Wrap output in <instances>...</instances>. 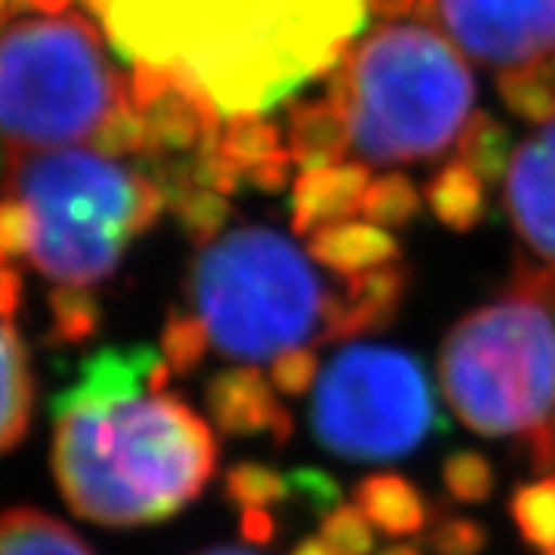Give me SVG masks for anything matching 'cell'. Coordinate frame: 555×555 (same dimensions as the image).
Segmentation results:
<instances>
[{"label":"cell","mask_w":555,"mask_h":555,"mask_svg":"<svg viewBox=\"0 0 555 555\" xmlns=\"http://www.w3.org/2000/svg\"><path fill=\"white\" fill-rule=\"evenodd\" d=\"M130 65L170 68L222 115H269L327 78L367 22V0H83Z\"/></svg>","instance_id":"obj_1"},{"label":"cell","mask_w":555,"mask_h":555,"mask_svg":"<svg viewBox=\"0 0 555 555\" xmlns=\"http://www.w3.org/2000/svg\"><path fill=\"white\" fill-rule=\"evenodd\" d=\"M217 463L214 429L170 392L56 401L53 473L68 506L96 525L170 518L204 494Z\"/></svg>","instance_id":"obj_2"},{"label":"cell","mask_w":555,"mask_h":555,"mask_svg":"<svg viewBox=\"0 0 555 555\" xmlns=\"http://www.w3.org/2000/svg\"><path fill=\"white\" fill-rule=\"evenodd\" d=\"M438 383L463 426L516 438L534 469L555 473V266L518 259L503 294L444 337Z\"/></svg>","instance_id":"obj_3"},{"label":"cell","mask_w":555,"mask_h":555,"mask_svg":"<svg viewBox=\"0 0 555 555\" xmlns=\"http://www.w3.org/2000/svg\"><path fill=\"white\" fill-rule=\"evenodd\" d=\"M346 102L352 149L367 164L444 155L476 102L469 62L429 22H379L327 75Z\"/></svg>","instance_id":"obj_4"},{"label":"cell","mask_w":555,"mask_h":555,"mask_svg":"<svg viewBox=\"0 0 555 555\" xmlns=\"http://www.w3.org/2000/svg\"><path fill=\"white\" fill-rule=\"evenodd\" d=\"M7 192L35 214L31 266L60 284L115 275L130 241L149 232L167 198L149 173L100 152L7 145Z\"/></svg>","instance_id":"obj_5"},{"label":"cell","mask_w":555,"mask_h":555,"mask_svg":"<svg viewBox=\"0 0 555 555\" xmlns=\"http://www.w3.org/2000/svg\"><path fill=\"white\" fill-rule=\"evenodd\" d=\"M185 287L219 356L272 361L306 343H334L339 287L269 225H241L201 247Z\"/></svg>","instance_id":"obj_6"},{"label":"cell","mask_w":555,"mask_h":555,"mask_svg":"<svg viewBox=\"0 0 555 555\" xmlns=\"http://www.w3.org/2000/svg\"><path fill=\"white\" fill-rule=\"evenodd\" d=\"M127 96L83 13L16 22L0 35V137L16 149H56L93 137Z\"/></svg>","instance_id":"obj_7"},{"label":"cell","mask_w":555,"mask_h":555,"mask_svg":"<svg viewBox=\"0 0 555 555\" xmlns=\"http://www.w3.org/2000/svg\"><path fill=\"white\" fill-rule=\"evenodd\" d=\"M309 420L324 451L386 463L414 454L436 433V392L411 352L352 343L321 371Z\"/></svg>","instance_id":"obj_8"},{"label":"cell","mask_w":555,"mask_h":555,"mask_svg":"<svg viewBox=\"0 0 555 555\" xmlns=\"http://www.w3.org/2000/svg\"><path fill=\"white\" fill-rule=\"evenodd\" d=\"M436 20L481 65L518 68L555 53V0H436Z\"/></svg>","instance_id":"obj_9"},{"label":"cell","mask_w":555,"mask_h":555,"mask_svg":"<svg viewBox=\"0 0 555 555\" xmlns=\"http://www.w3.org/2000/svg\"><path fill=\"white\" fill-rule=\"evenodd\" d=\"M127 96L145 120V158H185L219 149L222 112L195 80L170 68L130 65Z\"/></svg>","instance_id":"obj_10"},{"label":"cell","mask_w":555,"mask_h":555,"mask_svg":"<svg viewBox=\"0 0 555 555\" xmlns=\"http://www.w3.org/2000/svg\"><path fill=\"white\" fill-rule=\"evenodd\" d=\"M503 207L509 222L543 262L555 266V120L518 142L506 170Z\"/></svg>","instance_id":"obj_11"},{"label":"cell","mask_w":555,"mask_h":555,"mask_svg":"<svg viewBox=\"0 0 555 555\" xmlns=\"http://www.w3.org/2000/svg\"><path fill=\"white\" fill-rule=\"evenodd\" d=\"M204 401L214 426L225 436H269L275 448L294 438V416L278 398L272 379L254 364L217 371L207 379Z\"/></svg>","instance_id":"obj_12"},{"label":"cell","mask_w":555,"mask_h":555,"mask_svg":"<svg viewBox=\"0 0 555 555\" xmlns=\"http://www.w3.org/2000/svg\"><path fill=\"white\" fill-rule=\"evenodd\" d=\"M371 185L367 164H331L302 170L291 189V225L294 235H312L324 225L346 222L361 214V204Z\"/></svg>","instance_id":"obj_13"},{"label":"cell","mask_w":555,"mask_h":555,"mask_svg":"<svg viewBox=\"0 0 555 555\" xmlns=\"http://www.w3.org/2000/svg\"><path fill=\"white\" fill-rule=\"evenodd\" d=\"M408 291H411V269L401 259L361 275L339 278L334 343H349L389 327L401 312Z\"/></svg>","instance_id":"obj_14"},{"label":"cell","mask_w":555,"mask_h":555,"mask_svg":"<svg viewBox=\"0 0 555 555\" xmlns=\"http://www.w3.org/2000/svg\"><path fill=\"white\" fill-rule=\"evenodd\" d=\"M284 145L299 170H315L346 160L352 152V130L337 87L327 83L324 96L291 105Z\"/></svg>","instance_id":"obj_15"},{"label":"cell","mask_w":555,"mask_h":555,"mask_svg":"<svg viewBox=\"0 0 555 555\" xmlns=\"http://www.w3.org/2000/svg\"><path fill=\"white\" fill-rule=\"evenodd\" d=\"M306 247L318 266H324L337 278L361 275V272H371V269L401 259V247L389 235V229H379L367 219L364 222L346 219V222L324 225L306 238Z\"/></svg>","instance_id":"obj_16"},{"label":"cell","mask_w":555,"mask_h":555,"mask_svg":"<svg viewBox=\"0 0 555 555\" xmlns=\"http://www.w3.org/2000/svg\"><path fill=\"white\" fill-rule=\"evenodd\" d=\"M356 506L364 518L386 537H414L426 531L433 518V503L423 496L414 481L398 473H371L356 485Z\"/></svg>","instance_id":"obj_17"},{"label":"cell","mask_w":555,"mask_h":555,"mask_svg":"<svg viewBox=\"0 0 555 555\" xmlns=\"http://www.w3.org/2000/svg\"><path fill=\"white\" fill-rule=\"evenodd\" d=\"M31 408L35 379L25 343L16 327L0 321V454L20 444L31 423Z\"/></svg>","instance_id":"obj_18"},{"label":"cell","mask_w":555,"mask_h":555,"mask_svg":"<svg viewBox=\"0 0 555 555\" xmlns=\"http://www.w3.org/2000/svg\"><path fill=\"white\" fill-rule=\"evenodd\" d=\"M485 179L460 158L448 160L429 177L423 198L429 204L433 217L451 232H473L488 214V192Z\"/></svg>","instance_id":"obj_19"},{"label":"cell","mask_w":555,"mask_h":555,"mask_svg":"<svg viewBox=\"0 0 555 555\" xmlns=\"http://www.w3.org/2000/svg\"><path fill=\"white\" fill-rule=\"evenodd\" d=\"M0 555H93L68 525L38 509L0 513Z\"/></svg>","instance_id":"obj_20"},{"label":"cell","mask_w":555,"mask_h":555,"mask_svg":"<svg viewBox=\"0 0 555 555\" xmlns=\"http://www.w3.org/2000/svg\"><path fill=\"white\" fill-rule=\"evenodd\" d=\"M513 155V133L491 112H473L463 133L456 137V158L469 164L488 185H496L506 177Z\"/></svg>","instance_id":"obj_21"},{"label":"cell","mask_w":555,"mask_h":555,"mask_svg":"<svg viewBox=\"0 0 555 555\" xmlns=\"http://www.w3.org/2000/svg\"><path fill=\"white\" fill-rule=\"evenodd\" d=\"M496 90L516 118L537 127L555 120V72L546 60L503 68L496 78Z\"/></svg>","instance_id":"obj_22"},{"label":"cell","mask_w":555,"mask_h":555,"mask_svg":"<svg viewBox=\"0 0 555 555\" xmlns=\"http://www.w3.org/2000/svg\"><path fill=\"white\" fill-rule=\"evenodd\" d=\"M102 306L83 284H56L50 291V334L53 346H80L100 331Z\"/></svg>","instance_id":"obj_23"},{"label":"cell","mask_w":555,"mask_h":555,"mask_svg":"<svg viewBox=\"0 0 555 555\" xmlns=\"http://www.w3.org/2000/svg\"><path fill=\"white\" fill-rule=\"evenodd\" d=\"M281 133L266 115H232L219 130V155L235 164L241 177L262 160L281 155Z\"/></svg>","instance_id":"obj_24"},{"label":"cell","mask_w":555,"mask_h":555,"mask_svg":"<svg viewBox=\"0 0 555 555\" xmlns=\"http://www.w3.org/2000/svg\"><path fill=\"white\" fill-rule=\"evenodd\" d=\"M509 516L525 543L555 550V473L518 485L509 494Z\"/></svg>","instance_id":"obj_25"},{"label":"cell","mask_w":555,"mask_h":555,"mask_svg":"<svg viewBox=\"0 0 555 555\" xmlns=\"http://www.w3.org/2000/svg\"><path fill=\"white\" fill-rule=\"evenodd\" d=\"M423 195L408 173H383L371 179L361 204V217L379 229H408L420 217Z\"/></svg>","instance_id":"obj_26"},{"label":"cell","mask_w":555,"mask_h":555,"mask_svg":"<svg viewBox=\"0 0 555 555\" xmlns=\"http://www.w3.org/2000/svg\"><path fill=\"white\" fill-rule=\"evenodd\" d=\"M222 494L238 509H269V506L284 503L287 496L294 494V488H291V478L278 473L275 466L244 460V463H235L225 473Z\"/></svg>","instance_id":"obj_27"},{"label":"cell","mask_w":555,"mask_h":555,"mask_svg":"<svg viewBox=\"0 0 555 555\" xmlns=\"http://www.w3.org/2000/svg\"><path fill=\"white\" fill-rule=\"evenodd\" d=\"M210 334L204 327L198 312H182L173 309L167 321H164V331H160V358L164 364L170 367V374H195L204 358L210 352Z\"/></svg>","instance_id":"obj_28"},{"label":"cell","mask_w":555,"mask_h":555,"mask_svg":"<svg viewBox=\"0 0 555 555\" xmlns=\"http://www.w3.org/2000/svg\"><path fill=\"white\" fill-rule=\"evenodd\" d=\"M182 235L195 247H207L222 235L225 222L232 219V201L214 189H192L170 207Z\"/></svg>","instance_id":"obj_29"},{"label":"cell","mask_w":555,"mask_h":555,"mask_svg":"<svg viewBox=\"0 0 555 555\" xmlns=\"http://www.w3.org/2000/svg\"><path fill=\"white\" fill-rule=\"evenodd\" d=\"M93 152H100L105 158H124V155H149V133H145V120L137 112V105L130 96L124 100L100 120V127L90 137Z\"/></svg>","instance_id":"obj_30"},{"label":"cell","mask_w":555,"mask_h":555,"mask_svg":"<svg viewBox=\"0 0 555 555\" xmlns=\"http://www.w3.org/2000/svg\"><path fill=\"white\" fill-rule=\"evenodd\" d=\"M441 485L456 503H488L496 488V473L485 454L454 451L441 463Z\"/></svg>","instance_id":"obj_31"},{"label":"cell","mask_w":555,"mask_h":555,"mask_svg":"<svg viewBox=\"0 0 555 555\" xmlns=\"http://www.w3.org/2000/svg\"><path fill=\"white\" fill-rule=\"evenodd\" d=\"M423 543L436 555H481L488 546V531L476 518L436 506L426 525Z\"/></svg>","instance_id":"obj_32"},{"label":"cell","mask_w":555,"mask_h":555,"mask_svg":"<svg viewBox=\"0 0 555 555\" xmlns=\"http://www.w3.org/2000/svg\"><path fill=\"white\" fill-rule=\"evenodd\" d=\"M321 540L334 555H374V525L356 503H337L321 518Z\"/></svg>","instance_id":"obj_33"},{"label":"cell","mask_w":555,"mask_h":555,"mask_svg":"<svg viewBox=\"0 0 555 555\" xmlns=\"http://www.w3.org/2000/svg\"><path fill=\"white\" fill-rule=\"evenodd\" d=\"M318 377H321V364H318V356L309 346L281 352V356L272 358V367H269V379L278 389V396L287 398L309 396V389L318 386Z\"/></svg>","instance_id":"obj_34"},{"label":"cell","mask_w":555,"mask_h":555,"mask_svg":"<svg viewBox=\"0 0 555 555\" xmlns=\"http://www.w3.org/2000/svg\"><path fill=\"white\" fill-rule=\"evenodd\" d=\"M35 247V214L16 195L0 198V250L7 257H28Z\"/></svg>","instance_id":"obj_35"},{"label":"cell","mask_w":555,"mask_h":555,"mask_svg":"<svg viewBox=\"0 0 555 555\" xmlns=\"http://www.w3.org/2000/svg\"><path fill=\"white\" fill-rule=\"evenodd\" d=\"M291 488H294V494L306 500V506H312L318 513H331L339 500L337 481L324 476V473H318V469H297L291 476Z\"/></svg>","instance_id":"obj_36"},{"label":"cell","mask_w":555,"mask_h":555,"mask_svg":"<svg viewBox=\"0 0 555 555\" xmlns=\"http://www.w3.org/2000/svg\"><path fill=\"white\" fill-rule=\"evenodd\" d=\"M291 167H294V158H291V152L284 149L275 158L262 160L257 167H250V170L244 173V185L259 189V192H266V195H278V192H284L287 182H291Z\"/></svg>","instance_id":"obj_37"},{"label":"cell","mask_w":555,"mask_h":555,"mask_svg":"<svg viewBox=\"0 0 555 555\" xmlns=\"http://www.w3.org/2000/svg\"><path fill=\"white\" fill-rule=\"evenodd\" d=\"M367 13L379 22H433L436 0H367Z\"/></svg>","instance_id":"obj_38"},{"label":"cell","mask_w":555,"mask_h":555,"mask_svg":"<svg viewBox=\"0 0 555 555\" xmlns=\"http://www.w3.org/2000/svg\"><path fill=\"white\" fill-rule=\"evenodd\" d=\"M22 302V275L10 262V257L0 250V321H13Z\"/></svg>","instance_id":"obj_39"},{"label":"cell","mask_w":555,"mask_h":555,"mask_svg":"<svg viewBox=\"0 0 555 555\" xmlns=\"http://www.w3.org/2000/svg\"><path fill=\"white\" fill-rule=\"evenodd\" d=\"M275 518L269 509H241V537L247 543H272L275 540Z\"/></svg>","instance_id":"obj_40"},{"label":"cell","mask_w":555,"mask_h":555,"mask_svg":"<svg viewBox=\"0 0 555 555\" xmlns=\"http://www.w3.org/2000/svg\"><path fill=\"white\" fill-rule=\"evenodd\" d=\"M291 555H334V550L321 540V537H306L291 550Z\"/></svg>","instance_id":"obj_41"},{"label":"cell","mask_w":555,"mask_h":555,"mask_svg":"<svg viewBox=\"0 0 555 555\" xmlns=\"http://www.w3.org/2000/svg\"><path fill=\"white\" fill-rule=\"evenodd\" d=\"M25 7H35L40 13H62L72 0H20Z\"/></svg>","instance_id":"obj_42"},{"label":"cell","mask_w":555,"mask_h":555,"mask_svg":"<svg viewBox=\"0 0 555 555\" xmlns=\"http://www.w3.org/2000/svg\"><path fill=\"white\" fill-rule=\"evenodd\" d=\"M377 555H423L416 550L414 543H392V546H383Z\"/></svg>","instance_id":"obj_43"},{"label":"cell","mask_w":555,"mask_h":555,"mask_svg":"<svg viewBox=\"0 0 555 555\" xmlns=\"http://www.w3.org/2000/svg\"><path fill=\"white\" fill-rule=\"evenodd\" d=\"M195 555H257L250 550H241V546H214V550H201Z\"/></svg>","instance_id":"obj_44"},{"label":"cell","mask_w":555,"mask_h":555,"mask_svg":"<svg viewBox=\"0 0 555 555\" xmlns=\"http://www.w3.org/2000/svg\"><path fill=\"white\" fill-rule=\"evenodd\" d=\"M20 0H0V22L10 20V13H16Z\"/></svg>","instance_id":"obj_45"},{"label":"cell","mask_w":555,"mask_h":555,"mask_svg":"<svg viewBox=\"0 0 555 555\" xmlns=\"http://www.w3.org/2000/svg\"><path fill=\"white\" fill-rule=\"evenodd\" d=\"M543 555H555V550H546V553H543Z\"/></svg>","instance_id":"obj_46"}]
</instances>
